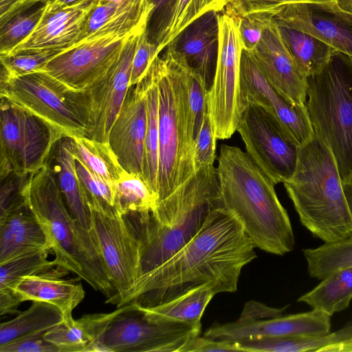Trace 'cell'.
I'll list each match as a JSON object with an SVG mask.
<instances>
[{
    "instance_id": "6da1fadb",
    "label": "cell",
    "mask_w": 352,
    "mask_h": 352,
    "mask_svg": "<svg viewBox=\"0 0 352 352\" xmlns=\"http://www.w3.org/2000/svg\"><path fill=\"white\" fill-rule=\"evenodd\" d=\"M255 248L236 219L219 206L190 240L137 279L126 304L155 306L204 284L218 294L234 292L242 269L256 257Z\"/></svg>"
},
{
    "instance_id": "7a4b0ae2",
    "label": "cell",
    "mask_w": 352,
    "mask_h": 352,
    "mask_svg": "<svg viewBox=\"0 0 352 352\" xmlns=\"http://www.w3.org/2000/svg\"><path fill=\"white\" fill-rule=\"evenodd\" d=\"M221 206L232 214L255 248L283 256L295 238L275 184L240 148L221 145L217 168Z\"/></svg>"
},
{
    "instance_id": "3957f363",
    "label": "cell",
    "mask_w": 352,
    "mask_h": 352,
    "mask_svg": "<svg viewBox=\"0 0 352 352\" xmlns=\"http://www.w3.org/2000/svg\"><path fill=\"white\" fill-rule=\"evenodd\" d=\"M21 194L41 223L55 255L56 267L77 275L109 302L116 290L102 256L96 235L72 217L60 192L56 172L46 164L25 180Z\"/></svg>"
},
{
    "instance_id": "277c9868",
    "label": "cell",
    "mask_w": 352,
    "mask_h": 352,
    "mask_svg": "<svg viewBox=\"0 0 352 352\" xmlns=\"http://www.w3.org/2000/svg\"><path fill=\"white\" fill-rule=\"evenodd\" d=\"M219 206L217 171L210 165L196 170L157 202L151 212L135 214L140 240L138 278L166 261L190 240L209 214Z\"/></svg>"
},
{
    "instance_id": "5b68a950",
    "label": "cell",
    "mask_w": 352,
    "mask_h": 352,
    "mask_svg": "<svg viewBox=\"0 0 352 352\" xmlns=\"http://www.w3.org/2000/svg\"><path fill=\"white\" fill-rule=\"evenodd\" d=\"M302 224L332 243L352 236V217L335 158L316 135L299 148L296 170L283 182Z\"/></svg>"
},
{
    "instance_id": "8992f818",
    "label": "cell",
    "mask_w": 352,
    "mask_h": 352,
    "mask_svg": "<svg viewBox=\"0 0 352 352\" xmlns=\"http://www.w3.org/2000/svg\"><path fill=\"white\" fill-rule=\"evenodd\" d=\"M158 89L159 153L157 203L195 172L183 62L165 51L153 61ZM156 203V204H157Z\"/></svg>"
},
{
    "instance_id": "52a82bcc",
    "label": "cell",
    "mask_w": 352,
    "mask_h": 352,
    "mask_svg": "<svg viewBox=\"0 0 352 352\" xmlns=\"http://www.w3.org/2000/svg\"><path fill=\"white\" fill-rule=\"evenodd\" d=\"M305 107L314 134L331 151L342 182L352 174V57L334 50L307 77Z\"/></svg>"
},
{
    "instance_id": "ba28073f",
    "label": "cell",
    "mask_w": 352,
    "mask_h": 352,
    "mask_svg": "<svg viewBox=\"0 0 352 352\" xmlns=\"http://www.w3.org/2000/svg\"><path fill=\"white\" fill-rule=\"evenodd\" d=\"M0 96L36 116L63 138L88 137L87 109L79 91L44 71L17 78L1 76Z\"/></svg>"
},
{
    "instance_id": "9c48e42d",
    "label": "cell",
    "mask_w": 352,
    "mask_h": 352,
    "mask_svg": "<svg viewBox=\"0 0 352 352\" xmlns=\"http://www.w3.org/2000/svg\"><path fill=\"white\" fill-rule=\"evenodd\" d=\"M201 329L187 324L153 322L130 302L114 311L88 352H179Z\"/></svg>"
},
{
    "instance_id": "30bf717a",
    "label": "cell",
    "mask_w": 352,
    "mask_h": 352,
    "mask_svg": "<svg viewBox=\"0 0 352 352\" xmlns=\"http://www.w3.org/2000/svg\"><path fill=\"white\" fill-rule=\"evenodd\" d=\"M239 22V17L225 9L219 14L217 64L208 92V114L219 140L228 139L236 131L244 109L240 83L243 47Z\"/></svg>"
},
{
    "instance_id": "8fae6325",
    "label": "cell",
    "mask_w": 352,
    "mask_h": 352,
    "mask_svg": "<svg viewBox=\"0 0 352 352\" xmlns=\"http://www.w3.org/2000/svg\"><path fill=\"white\" fill-rule=\"evenodd\" d=\"M0 177H26L47 164L56 142L63 139L36 116L1 98Z\"/></svg>"
},
{
    "instance_id": "7c38bea8",
    "label": "cell",
    "mask_w": 352,
    "mask_h": 352,
    "mask_svg": "<svg viewBox=\"0 0 352 352\" xmlns=\"http://www.w3.org/2000/svg\"><path fill=\"white\" fill-rule=\"evenodd\" d=\"M94 230L116 294L109 302L126 304L140 270V240L136 228L113 206L88 201Z\"/></svg>"
},
{
    "instance_id": "4fadbf2b",
    "label": "cell",
    "mask_w": 352,
    "mask_h": 352,
    "mask_svg": "<svg viewBox=\"0 0 352 352\" xmlns=\"http://www.w3.org/2000/svg\"><path fill=\"white\" fill-rule=\"evenodd\" d=\"M236 131L246 153L275 185L293 175L300 146L263 107L247 102Z\"/></svg>"
},
{
    "instance_id": "5bb4252c",
    "label": "cell",
    "mask_w": 352,
    "mask_h": 352,
    "mask_svg": "<svg viewBox=\"0 0 352 352\" xmlns=\"http://www.w3.org/2000/svg\"><path fill=\"white\" fill-rule=\"evenodd\" d=\"M144 30L132 34L107 72L86 89L79 91L88 114V138L108 142L111 129L131 87L133 56L140 36Z\"/></svg>"
},
{
    "instance_id": "9a60e30c",
    "label": "cell",
    "mask_w": 352,
    "mask_h": 352,
    "mask_svg": "<svg viewBox=\"0 0 352 352\" xmlns=\"http://www.w3.org/2000/svg\"><path fill=\"white\" fill-rule=\"evenodd\" d=\"M131 35H109L80 42L52 58L42 71L71 89L83 90L107 72Z\"/></svg>"
},
{
    "instance_id": "2e32d148",
    "label": "cell",
    "mask_w": 352,
    "mask_h": 352,
    "mask_svg": "<svg viewBox=\"0 0 352 352\" xmlns=\"http://www.w3.org/2000/svg\"><path fill=\"white\" fill-rule=\"evenodd\" d=\"M240 83L243 104L252 102L263 107L302 146L314 132L306 107L291 102L264 76L250 52L242 49Z\"/></svg>"
},
{
    "instance_id": "e0dca14e",
    "label": "cell",
    "mask_w": 352,
    "mask_h": 352,
    "mask_svg": "<svg viewBox=\"0 0 352 352\" xmlns=\"http://www.w3.org/2000/svg\"><path fill=\"white\" fill-rule=\"evenodd\" d=\"M331 333V316L316 309L288 316L260 319L239 318L214 324L204 336L236 342L266 338H317Z\"/></svg>"
},
{
    "instance_id": "ac0fdd59",
    "label": "cell",
    "mask_w": 352,
    "mask_h": 352,
    "mask_svg": "<svg viewBox=\"0 0 352 352\" xmlns=\"http://www.w3.org/2000/svg\"><path fill=\"white\" fill-rule=\"evenodd\" d=\"M266 13L276 23L315 36L352 57V14L335 3H292Z\"/></svg>"
},
{
    "instance_id": "d6986e66",
    "label": "cell",
    "mask_w": 352,
    "mask_h": 352,
    "mask_svg": "<svg viewBox=\"0 0 352 352\" xmlns=\"http://www.w3.org/2000/svg\"><path fill=\"white\" fill-rule=\"evenodd\" d=\"M146 130V83L143 78L130 87L108 138L122 167L143 179Z\"/></svg>"
},
{
    "instance_id": "ffe728a7",
    "label": "cell",
    "mask_w": 352,
    "mask_h": 352,
    "mask_svg": "<svg viewBox=\"0 0 352 352\" xmlns=\"http://www.w3.org/2000/svg\"><path fill=\"white\" fill-rule=\"evenodd\" d=\"M268 15L262 36L250 53L264 76L277 91L295 105L305 107L307 77L298 68L276 25Z\"/></svg>"
},
{
    "instance_id": "44dd1931",
    "label": "cell",
    "mask_w": 352,
    "mask_h": 352,
    "mask_svg": "<svg viewBox=\"0 0 352 352\" xmlns=\"http://www.w3.org/2000/svg\"><path fill=\"white\" fill-rule=\"evenodd\" d=\"M221 12L210 10L182 30L165 47L204 79L210 90L215 72Z\"/></svg>"
},
{
    "instance_id": "7402d4cb",
    "label": "cell",
    "mask_w": 352,
    "mask_h": 352,
    "mask_svg": "<svg viewBox=\"0 0 352 352\" xmlns=\"http://www.w3.org/2000/svg\"><path fill=\"white\" fill-rule=\"evenodd\" d=\"M98 1L85 0L64 8L44 2V12L36 27L12 52L27 49L65 50L77 44L84 23Z\"/></svg>"
},
{
    "instance_id": "603a6c76",
    "label": "cell",
    "mask_w": 352,
    "mask_h": 352,
    "mask_svg": "<svg viewBox=\"0 0 352 352\" xmlns=\"http://www.w3.org/2000/svg\"><path fill=\"white\" fill-rule=\"evenodd\" d=\"M152 10L149 0H98L84 23L78 43L109 35L142 32L146 29Z\"/></svg>"
},
{
    "instance_id": "cb8c5ba5",
    "label": "cell",
    "mask_w": 352,
    "mask_h": 352,
    "mask_svg": "<svg viewBox=\"0 0 352 352\" xmlns=\"http://www.w3.org/2000/svg\"><path fill=\"white\" fill-rule=\"evenodd\" d=\"M69 272L56 267L25 276L15 287L14 294L21 303L26 300H38L54 305L62 311L64 320H69L73 317V310L85 295L80 283L62 278Z\"/></svg>"
},
{
    "instance_id": "d4e9b609",
    "label": "cell",
    "mask_w": 352,
    "mask_h": 352,
    "mask_svg": "<svg viewBox=\"0 0 352 352\" xmlns=\"http://www.w3.org/2000/svg\"><path fill=\"white\" fill-rule=\"evenodd\" d=\"M41 248L50 249L47 236L25 203L0 217V263Z\"/></svg>"
},
{
    "instance_id": "484cf974",
    "label": "cell",
    "mask_w": 352,
    "mask_h": 352,
    "mask_svg": "<svg viewBox=\"0 0 352 352\" xmlns=\"http://www.w3.org/2000/svg\"><path fill=\"white\" fill-rule=\"evenodd\" d=\"M55 172L60 192L71 214L82 227L95 233L87 197L76 172L71 138H63L58 142Z\"/></svg>"
},
{
    "instance_id": "4316f807",
    "label": "cell",
    "mask_w": 352,
    "mask_h": 352,
    "mask_svg": "<svg viewBox=\"0 0 352 352\" xmlns=\"http://www.w3.org/2000/svg\"><path fill=\"white\" fill-rule=\"evenodd\" d=\"M217 294L214 286L204 284L155 306L144 307L133 303L147 319L153 322L201 327L203 314Z\"/></svg>"
},
{
    "instance_id": "83f0119b",
    "label": "cell",
    "mask_w": 352,
    "mask_h": 352,
    "mask_svg": "<svg viewBox=\"0 0 352 352\" xmlns=\"http://www.w3.org/2000/svg\"><path fill=\"white\" fill-rule=\"evenodd\" d=\"M49 248L35 249L0 263V314L18 312L21 303L14 294L19 282L25 276L45 272L56 267L47 259Z\"/></svg>"
},
{
    "instance_id": "f1b7e54d",
    "label": "cell",
    "mask_w": 352,
    "mask_h": 352,
    "mask_svg": "<svg viewBox=\"0 0 352 352\" xmlns=\"http://www.w3.org/2000/svg\"><path fill=\"white\" fill-rule=\"evenodd\" d=\"M108 314H86L78 320L73 317L48 329L45 338L59 352H88L113 316Z\"/></svg>"
},
{
    "instance_id": "f546056e",
    "label": "cell",
    "mask_w": 352,
    "mask_h": 352,
    "mask_svg": "<svg viewBox=\"0 0 352 352\" xmlns=\"http://www.w3.org/2000/svg\"><path fill=\"white\" fill-rule=\"evenodd\" d=\"M274 22L289 52L306 77L318 73L335 50L315 36Z\"/></svg>"
},
{
    "instance_id": "4dcf8cb0",
    "label": "cell",
    "mask_w": 352,
    "mask_h": 352,
    "mask_svg": "<svg viewBox=\"0 0 352 352\" xmlns=\"http://www.w3.org/2000/svg\"><path fill=\"white\" fill-rule=\"evenodd\" d=\"M351 299L352 267L329 274L314 289L301 296L298 301L331 316L347 308Z\"/></svg>"
},
{
    "instance_id": "1f68e13d",
    "label": "cell",
    "mask_w": 352,
    "mask_h": 352,
    "mask_svg": "<svg viewBox=\"0 0 352 352\" xmlns=\"http://www.w3.org/2000/svg\"><path fill=\"white\" fill-rule=\"evenodd\" d=\"M144 79L146 83V130L143 178L157 197L159 153L158 89L153 62Z\"/></svg>"
},
{
    "instance_id": "d6a6232c",
    "label": "cell",
    "mask_w": 352,
    "mask_h": 352,
    "mask_svg": "<svg viewBox=\"0 0 352 352\" xmlns=\"http://www.w3.org/2000/svg\"><path fill=\"white\" fill-rule=\"evenodd\" d=\"M63 320L62 311L56 305L34 300L28 309L16 318L1 323L0 345L33 332L48 330Z\"/></svg>"
},
{
    "instance_id": "836d02e7",
    "label": "cell",
    "mask_w": 352,
    "mask_h": 352,
    "mask_svg": "<svg viewBox=\"0 0 352 352\" xmlns=\"http://www.w3.org/2000/svg\"><path fill=\"white\" fill-rule=\"evenodd\" d=\"M71 139L75 158L96 175L115 184L126 172L119 163L109 142L86 136Z\"/></svg>"
},
{
    "instance_id": "e575fe53",
    "label": "cell",
    "mask_w": 352,
    "mask_h": 352,
    "mask_svg": "<svg viewBox=\"0 0 352 352\" xmlns=\"http://www.w3.org/2000/svg\"><path fill=\"white\" fill-rule=\"evenodd\" d=\"M227 3L228 0H176L155 43L159 54L196 19L210 10L221 12Z\"/></svg>"
},
{
    "instance_id": "d590c367",
    "label": "cell",
    "mask_w": 352,
    "mask_h": 352,
    "mask_svg": "<svg viewBox=\"0 0 352 352\" xmlns=\"http://www.w3.org/2000/svg\"><path fill=\"white\" fill-rule=\"evenodd\" d=\"M302 251L312 278L322 280L336 270L352 267V236Z\"/></svg>"
},
{
    "instance_id": "8d00e7d4",
    "label": "cell",
    "mask_w": 352,
    "mask_h": 352,
    "mask_svg": "<svg viewBox=\"0 0 352 352\" xmlns=\"http://www.w3.org/2000/svg\"><path fill=\"white\" fill-rule=\"evenodd\" d=\"M115 185L114 207L123 215L151 212L155 194L140 177L127 172Z\"/></svg>"
},
{
    "instance_id": "74e56055",
    "label": "cell",
    "mask_w": 352,
    "mask_h": 352,
    "mask_svg": "<svg viewBox=\"0 0 352 352\" xmlns=\"http://www.w3.org/2000/svg\"><path fill=\"white\" fill-rule=\"evenodd\" d=\"M44 9L43 2L41 6H34L0 25V55L12 52L32 33Z\"/></svg>"
},
{
    "instance_id": "f35d334b",
    "label": "cell",
    "mask_w": 352,
    "mask_h": 352,
    "mask_svg": "<svg viewBox=\"0 0 352 352\" xmlns=\"http://www.w3.org/2000/svg\"><path fill=\"white\" fill-rule=\"evenodd\" d=\"M64 50L27 49L0 55L1 76L17 78L42 71L46 65Z\"/></svg>"
},
{
    "instance_id": "ab89813d",
    "label": "cell",
    "mask_w": 352,
    "mask_h": 352,
    "mask_svg": "<svg viewBox=\"0 0 352 352\" xmlns=\"http://www.w3.org/2000/svg\"><path fill=\"white\" fill-rule=\"evenodd\" d=\"M181 60L183 62L190 129L195 143L204 121L208 113V89L203 77L190 67L182 59Z\"/></svg>"
},
{
    "instance_id": "60d3db41",
    "label": "cell",
    "mask_w": 352,
    "mask_h": 352,
    "mask_svg": "<svg viewBox=\"0 0 352 352\" xmlns=\"http://www.w3.org/2000/svg\"><path fill=\"white\" fill-rule=\"evenodd\" d=\"M76 168L88 201L114 207L115 185L92 173L76 159Z\"/></svg>"
},
{
    "instance_id": "b9f144b4",
    "label": "cell",
    "mask_w": 352,
    "mask_h": 352,
    "mask_svg": "<svg viewBox=\"0 0 352 352\" xmlns=\"http://www.w3.org/2000/svg\"><path fill=\"white\" fill-rule=\"evenodd\" d=\"M336 0H228L225 10L237 16L268 12L279 7L300 3H335Z\"/></svg>"
},
{
    "instance_id": "7bdbcfd3",
    "label": "cell",
    "mask_w": 352,
    "mask_h": 352,
    "mask_svg": "<svg viewBox=\"0 0 352 352\" xmlns=\"http://www.w3.org/2000/svg\"><path fill=\"white\" fill-rule=\"evenodd\" d=\"M217 140L208 113L195 142L193 162L195 171L202 167L214 165Z\"/></svg>"
},
{
    "instance_id": "ee69618b",
    "label": "cell",
    "mask_w": 352,
    "mask_h": 352,
    "mask_svg": "<svg viewBox=\"0 0 352 352\" xmlns=\"http://www.w3.org/2000/svg\"><path fill=\"white\" fill-rule=\"evenodd\" d=\"M146 30L140 36L133 56L130 80L131 87L142 80L153 60L159 55L157 46L149 41Z\"/></svg>"
},
{
    "instance_id": "f6af8a7d",
    "label": "cell",
    "mask_w": 352,
    "mask_h": 352,
    "mask_svg": "<svg viewBox=\"0 0 352 352\" xmlns=\"http://www.w3.org/2000/svg\"><path fill=\"white\" fill-rule=\"evenodd\" d=\"M269 15L254 13L239 17V34L243 49L252 51L258 43Z\"/></svg>"
},
{
    "instance_id": "bcb514c9",
    "label": "cell",
    "mask_w": 352,
    "mask_h": 352,
    "mask_svg": "<svg viewBox=\"0 0 352 352\" xmlns=\"http://www.w3.org/2000/svg\"><path fill=\"white\" fill-rule=\"evenodd\" d=\"M28 177H22L15 174H10L1 179L0 217L25 204L21 188Z\"/></svg>"
},
{
    "instance_id": "7dc6e473",
    "label": "cell",
    "mask_w": 352,
    "mask_h": 352,
    "mask_svg": "<svg viewBox=\"0 0 352 352\" xmlns=\"http://www.w3.org/2000/svg\"><path fill=\"white\" fill-rule=\"evenodd\" d=\"M47 331L33 332L0 345V352H59L55 345L45 338Z\"/></svg>"
},
{
    "instance_id": "c3c4849f",
    "label": "cell",
    "mask_w": 352,
    "mask_h": 352,
    "mask_svg": "<svg viewBox=\"0 0 352 352\" xmlns=\"http://www.w3.org/2000/svg\"><path fill=\"white\" fill-rule=\"evenodd\" d=\"M244 351L240 343L226 340L196 336L182 347L179 352Z\"/></svg>"
},
{
    "instance_id": "681fc988",
    "label": "cell",
    "mask_w": 352,
    "mask_h": 352,
    "mask_svg": "<svg viewBox=\"0 0 352 352\" xmlns=\"http://www.w3.org/2000/svg\"><path fill=\"white\" fill-rule=\"evenodd\" d=\"M153 6L146 26L148 39L155 43L160 32L176 0H149Z\"/></svg>"
},
{
    "instance_id": "f907efd6",
    "label": "cell",
    "mask_w": 352,
    "mask_h": 352,
    "mask_svg": "<svg viewBox=\"0 0 352 352\" xmlns=\"http://www.w3.org/2000/svg\"><path fill=\"white\" fill-rule=\"evenodd\" d=\"M286 307L272 308L256 301H250L245 304L239 318L248 319H260L276 317L283 315Z\"/></svg>"
},
{
    "instance_id": "816d5d0a",
    "label": "cell",
    "mask_w": 352,
    "mask_h": 352,
    "mask_svg": "<svg viewBox=\"0 0 352 352\" xmlns=\"http://www.w3.org/2000/svg\"><path fill=\"white\" fill-rule=\"evenodd\" d=\"M37 3L31 0H0V25Z\"/></svg>"
},
{
    "instance_id": "f5cc1de1",
    "label": "cell",
    "mask_w": 352,
    "mask_h": 352,
    "mask_svg": "<svg viewBox=\"0 0 352 352\" xmlns=\"http://www.w3.org/2000/svg\"><path fill=\"white\" fill-rule=\"evenodd\" d=\"M342 186L348 208L352 217V174L342 182Z\"/></svg>"
},
{
    "instance_id": "db71d44e",
    "label": "cell",
    "mask_w": 352,
    "mask_h": 352,
    "mask_svg": "<svg viewBox=\"0 0 352 352\" xmlns=\"http://www.w3.org/2000/svg\"><path fill=\"white\" fill-rule=\"evenodd\" d=\"M85 0H45L44 2L54 7L64 8L78 5Z\"/></svg>"
},
{
    "instance_id": "11a10c76",
    "label": "cell",
    "mask_w": 352,
    "mask_h": 352,
    "mask_svg": "<svg viewBox=\"0 0 352 352\" xmlns=\"http://www.w3.org/2000/svg\"><path fill=\"white\" fill-rule=\"evenodd\" d=\"M335 4L340 10L352 14V0H336Z\"/></svg>"
},
{
    "instance_id": "9f6ffc18",
    "label": "cell",
    "mask_w": 352,
    "mask_h": 352,
    "mask_svg": "<svg viewBox=\"0 0 352 352\" xmlns=\"http://www.w3.org/2000/svg\"><path fill=\"white\" fill-rule=\"evenodd\" d=\"M32 1H34L36 3H39V2H44L45 0H31Z\"/></svg>"
}]
</instances>
